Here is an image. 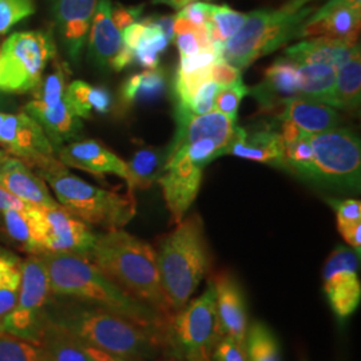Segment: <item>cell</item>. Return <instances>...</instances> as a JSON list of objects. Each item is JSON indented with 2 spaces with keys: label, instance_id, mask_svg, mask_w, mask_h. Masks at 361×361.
I'll use <instances>...</instances> for the list:
<instances>
[{
  "label": "cell",
  "instance_id": "1",
  "mask_svg": "<svg viewBox=\"0 0 361 361\" xmlns=\"http://www.w3.org/2000/svg\"><path fill=\"white\" fill-rule=\"evenodd\" d=\"M46 322L85 344L137 361H153L177 353L170 332L135 323L111 310L70 297L51 295Z\"/></svg>",
  "mask_w": 361,
  "mask_h": 361
},
{
  "label": "cell",
  "instance_id": "2",
  "mask_svg": "<svg viewBox=\"0 0 361 361\" xmlns=\"http://www.w3.org/2000/svg\"><path fill=\"white\" fill-rule=\"evenodd\" d=\"M54 296L70 297L111 310L145 326L170 332V320L130 296L90 258L74 253H42Z\"/></svg>",
  "mask_w": 361,
  "mask_h": 361
},
{
  "label": "cell",
  "instance_id": "3",
  "mask_svg": "<svg viewBox=\"0 0 361 361\" xmlns=\"http://www.w3.org/2000/svg\"><path fill=\"white\" fill-rule=\"evenodd\" d=\"M87 257L130 296L171 322L153 246L122 229L106 231L97 234Z\"/></svg>",
  "mask_w": 361,
  "mask_h": 361
},
{
  "label": "cell",
  "instance_id": "4",
  "mask_svg": "<svg viewBox=\"0 0 361 361\" xmlns=\"http://www.w3.org/2000/svg\"><path fill=\"white\" fill-rule=\"evenodd\" d=\"M161 285L173 313L182 310L212 268L204 221L194 213L165 234L155 249Z\"/></svg>",
  "mask_w": 361,
  "mask_h": 361
},
{
  "label": "cell",
  "instance_id": "5",
  "mask_svg": "<svg viewBox=\"0 0 361 361\" xmlns=\"http://www.w3.org/2000/svg\"><path fill=\"white\" fill-rule=\"evenodd\" d=\"M316 0H289L279 8L247 13L245 23L224 46L222 59L244 70L289 40L300 38V31L317 10Z\"/></svg>",
  "mask_w": 361,
  "mask_h": 361
},
{
  "label": "cell",
  "instance_id": "6",
  "mask_svg": "<svg viewBox=\"0 0 361 361\" xmlns=\"http://www.w3.org/2000/svg\"><path fill=\"white\" fill-rule=\"evenodd\" d=\"M39 176L51 188L56 202L89 226L104 231L122 229L137 213L134 194L129 192L118 193L94 186L67 169Z\"/></svg>",
  "mask_w": 361,
  "mask_h": 361
},
{
  "label": "cell",
  "instance_id": "7",
  "mask_svg": "<svg viewBox=\"0 0 361 361\" xmlns=\"http://www.w3.org/2000/svg\"><path fill=\"white\" fill-rule=\"evenodd\" d=\"M312 155L301 180L312 183L359 192L361 180V146L350 130L336 128L308 134Z\"/></svg>",
  "mask_w": 361,
  "mask_h": 361
},
{
  "label": "cell",
  "instance_id": "8",
  "mask_svg": "<svg viewBox=\"0 0 361 361\" xmlns=\"http://www.w3.org/2000/svg\"><path fill=\"white\" fill-rule=\"evenodd\" d=\"M56 58L50 32H13L0 47V92L26 94L37 89L43 71Z\"/></svg>",
  "mask_w": 361,
  "mask_h": 361
},
{
  "label": "cell",
  "instance_id": "9",
  "mask_svg": "<svg viewBox=\"0 0 361 361\" xmlns=\"http://www.w3.org/2000/svg\"><path fill=\"white\" fill-rule=\"evenodd\" d=\"M51 297L47 269L38 255L22 262V284L13 310L0 320V332L38 344L46 325V307Z\"/></svg>",
  "mask_w": 361,
  "mask_h": 361
},
{
  "label": "cell",
  "instance_id": "10",
  "mask_svg": "<svg viewBox=\"0 0 361 361\" xmlns=\"http://www.w3.org/2000/svg\"><path fill=\"white\" fill-rule=\"evenodd\" d=\"M170 336L177 353L185 359L212 353L219 338L221 331L216 295L212 281L201 296L174 313L170 322Z\"/></svg>",
  "mask_w": 361,
  "mask_h": 361
},
{
  "label": "cell",
  "instance_id": "11",
  "mask_svg": "<svg viewBox=\"0 0 361 361\" xmlns=\"http://www.w3.org/2000/svg\"><path fill=\"white\" fill-rule=\"evenodd\" d=\"M0 146L28 168L39 169V173L67 169L55 154L56 149L38 121L27 113L7 114L0 128Z\"/></svg>",
  "mask_w": 361,
  "mask_h": 361
},
{
  "label": "cell",
  "instance_id": "12",
  "mask_svg": "<svg viewBox=\"0 0 361 361\" xmlns=\"http://www.w3.org/2000/svg\"><path fill=\"white\" fill-rule=\"evenodd\" d=\"M360 256L347 246H337L326 258L323 269L324 292L338 319H347L359 308Z\"/></svg>",
  "mask_w": 361,
  "mask_h": 361
},
{
  "label": "cell",
  "instance_id": "13",
  "mask_svg": "<svg viewBox=\"0 0 361 361\" xmlns=\"http://www.w3.org/2000/svg\"><path fill=\"white\" fill-rule=\"evenodd\" d=\"M40 216V255L74 253L89 256L97 233L59 204L38 207Z\"/></svg>",
  "mask_w": 361,
  "mask_h": 361
},
{
  "label": "cell",
  "instance_id": "14",
  "mask_svg": "<svg viewBox=\"0 0 361 361\" xmlns=\"http://www.w3.org/2000/svg\"><path fill=\"white\" fill-rule=\"evenodd\" d=\"M205 168L197 165L189 155L180 149L170 150L162 174L157 182L159 183L165 204L168 207L171 221L177 225L198 195Z\"/></svg>",
  "mask_w": 361,
  "mask_h": 361
},
{
  "label": "cell",
  "instance_id": "15",
  "mask_svg": "<svg viewBox=\"0 0 361 361\" xmlns=\"http://www.w3.org/2000/svg\"><path fill=\"white\" fill-rule=\"evenodd\" d=\"M99 0H50L59 39L68 58L78 62Z\"/></svg>",
  "mask_w": 361,
  "mask_h": 361
},
{
  "label": "cell",
  "instance_id": "16",
  "mask_svg": "<svg viewBox=\"0 0 361 361\" xmlns=\"http://www.w3.org/2000/svg\"><path fill=\"white\" fill-rule=\"evenodd\" d=\"M361 10L352 8L347 0H329L310 15L300 31V38L325 37L357 42Z\"/></svg>",
  "mask_w": 361,
  "mask_h": 361
},
{
  "label": "cell",
  "instance_id": "17",
  "mask_svg": "<svg viewBox=\"0 0 361 361\" xmlns=\"http://www.w3.org/2000/svg\"><path fill=\"white\" fill-rule=\"evenodd\" d=\"M210 281L214 288L222 334L245 345L249 324L243 288L229 271H219Z\"/></svg>",
  "mask_w": 361,
  "mask_h": 361
},
{
  "label": "cell",
  "instance_id": "18",
  "mask_svg": "<svg viewBox=\"0 0 361 361\" xmlns=\"http://www.w3.org/2000/svg\"><path fill=\"white\" fill-rule=\"evenodd\" d=\"M58 158L66 168H75L102 177L116 174L128 180V162L95 140L70 143L58 149Z\"/></svg>",
  "mask_w": 361,
  "mask_h": 361
},
{
  "label": "cell",
  "instance_id": "19",
  "mask_svg": "<svg viewBox=\"0 0 361 361\" xmlns=\"http://www.w3.org/2000/svg\"><path fill=\"white\" fill-rule=\"evenodd\" d=\"M228 154L283 169L284 140L279 130L271 128L249 130L235 126L232 141L225 152V155Z\"/></svg>",
  "mask_w": 361,
  "mask_h": 361
},
{
  "label": "cell",
  "instance_id": "20",
  "mask_svg": "<svg viewBox=\"0 0 361 361\" xmlns=\"http://www.w3.org/2000/svg\"><path fill=\"white\" fill-rule=\"evenodd\" d=\"M247 95H252L262 110L271 111L280 107L286 101L301 98L297 79V63L283 56L265 71L264 79L249 89Z\"/></svg>",
  "mask_w": 361,
  "mask_h": 361
},
{
  "label": "cell",
  "instance_id": "21",
  "mask_svg": "<svg viewBox=\"0 0 361 361\" xmlns=\"http://www.w3.org/2000/svg\"><path fill=\"white\" fill-rule=\"evenodd\" d=\"M0 186L26 205L52 207L58 204L46 180L32 173L26 164L10 155L0 165Z\"/></svg>",
  "mask_w": 361,
  "mask_h": 361
},
{
  "label": "cell",
  "instance_id": "22",
  "mask_svg": "<svg viewBox=\"0 0 361 361\" xmlns=\"http://www.w3.org/2000/svg\"><path fill=\"white\" fill-rule=\"evenodd\" d=\"M110 0H99L89 30L91 58L102 67H111L123 47L122 31L113 20Z\"/></svg>",
  "mask_w": 361,
  "mask_h": 361
},
{
  "label": "cell",
  "instance_id": "23",
  "mask_svg": "<svg viewBox=\"0 0 361 361\" xmlns=\"http://www.w3.org/2000/svg\"><path fill=\"white\" fill-rule=\"evenodd\" d=\"M359 46L357 42L345 39H307L285 49V56L296 63L329 66L337 70Z\"/></svg>",
  "mask_w": 361,
  "mask_h": 361
},
{
  "label": "cell",
  "instance_id": "24",
  "mask_svg": "<svg viewBox=\"0 0 361 361\" xmlns=\"http://www.w3.org/2000/svg\"><path fill=\"white\" fill-rule=\"evenodd\" d=\"M279 118L281 122L292 123L307 134H319L336 129L341 122V116L335 107L305 98L286 101Z\"/></svg>",
  "mask_w": 361,
  "mask_h": 361
},
{
  "label": "cell",
  "instance_id": "25",
  "mask_svg": "<svg viewBox=\"0 0 361 361\" xmlns=\"http://www.w3.org/2000/svg\"><path fill=\"white\" fill-rule=\"evenodd\" d=\"M26 111L28 116L38 121L55 149H61L63 143L75 138L82 129L80 118L70 109L66 95L54 106H42L31 101L27 104Z\"/></svg>",
  "mask_w": 361,
  "mask_h": 361
},
{
  "label": "cell",
  "instance_id": "26",
  "mask_svg": "<svg viewBox=\"0 0 361 361\" xmlns=\"http://www.w3.org/2000/svg\"><path fill=\"white\" fill-rule=\"evenodd\" d=\"M43 361H87L89 345L54 324L46 323L38 341Z\"/></svg>",
  "mask_w": 361,
  "mask_h": 361
},
{
  "label": "cell",
  "instance_id": "27",
  "mask_svg": "<svg viewBox=\"0 0 361 361\" xmlns=\"http://www.w3.org/2000/svg\"><path fill=\"white\" fill-rule=\"evenodd\" d=\"M6 231L30 255H40V216L39 207L26 205L1 213Z\"/></svg>",
  "mask_w": 361,
  "mask_h": 361
},
{
  "label": "cell",
  "instance_id": "28",
  "mask_svg": "<svg viewBox=\"0 0 361 361\" xmlns=\"http://www.w3.org/2000/svg\"><path fill=\"white\" fill-rule=\"evenodd\" d=\"M361 102L360 46L355 49L348 59L336 70L335 92L332 107L355 111Z\"/></svg>",
  "mask_w": 361,
  "mask_h": 361
},
{
  "label": "cell",
  "instance_id": "29",
  "mask_svg": "<svg viewBox=\"0 0 361 361\" xmlns=\"http://www.w3.org/2000/svg\"><path fill=\"white\" fill-rule=\"evenodd\" d=\"M297 79L301 98L332 107L336 70L324 65L297 63Z\"/></svg>",
  "mask_w": 361,
  "mask_h": 361
},
{
  "label": "cell",
  "instance_id": "30",
  "mask_svg": "<svg viewBox=\"0 0 361 361\" xmlns=\"http://www.w3.org/2000/svg\"><path fill=\"white\" fill-rule=\"evenodd\" d=\"M168 159V147H142L128 164V188L129 193L137 189H149L162 174Z\"/></svg>",
  "mask_w": 361,
  "mask_h": 361
},
{
  "label": "cell",
  "instance_id": "31",
  "mask_svg": "<svg viewBox=\"0 0 361 361\" xmlns=\"http://www.w3.org/2000/svg\"><path fill=\"white\" fill-rule=\"evenodd\" d=\"M66 99L79 118H90L92 111L106 114L111 106V95L104 87H95L83 80H74L67 86Z\"/></svg>",
  "mask_w": 361,
  "mask_h": 361
},
{
  "label": "cell",
  "instance_id": "32",
  "mask_svg": "<svg viewBox=\"0 0 361 361\" xmlns=\"http://www.w3.org/2000/svg\"><path fill=\"white\" fill-rule=\"evenodd\" d=\"M166 87V79L162 70H145L130 77L121 89V101L126 106L152 102L159 98Z\"/></svg>",
  "mask_w": 361,
  "mask_h": 361
},
{
  "label": "cell",
  "instance_id": "33",
  "mask_svg": "<svg viewBox=\"0 0 361 361\" xmlns=\"http://www.w3.org/2000/svg\"><path fill=\"white\" fill-rule=\"evenodd\" d=\"M22 258L0 249V320L13 310L22 284Z\"/></svg>",
  "mask_w": 361,
  "mask_h": 361
},
{
  "label": "cell",
  "instance_id": "34",
  "mask_svg": "<svg viewBox=\"0 0 361 361\" xmlns=\"http://www.w3.org/2000/svg\"><path fill=\"white\" fill-rule=\"evenodd\" d=\"M247 361H281L277 338L265 324H252L245 338Z\"/></svg>",
  "mask_w": 361,
  "mask_h": 361
},
{
  "label": "cell",
  "instance_id": "35",
  "mask_svg": "<svg viewBox=\"0 0 361 361\" xmlns=\"http://www.w3.org/2000/svg\"><path fill=\"white\" fill-rule=\"evenodd\" d=\"M70 70L66 62L54 59V71L43 80H40L37 89L34 90L32 102L42 106H54L65 98L66 90L68 86Z\"/></svg>",
  "mask_w": 361,
  "mask_h": 361
},
{
  "label": "cell",
  "instance_id": "36",
  "mask_svg": "<svg viewBox=\"0 0 361 361\" xmlns=\"http://www.w3.org/2000/svg\"><path fill=\"white\" fill-rule=\"evenodd\" d=\"M247 13H238L229 6H212L209 30L214 43L225 44L245 23Z\"/></svg>",
  "mask_w": 361,
  "mask_h": 361
},
{
  "label": "cell",
  "instance_id": "37",
  "mask_svg": "<svg viewBox=\"0 0 361 361\" xmlns=\"http://www.w3.org/2000/svg\"><path fill=\"white\" fill-rule=\"evenodd\" d=\"M219 89L221 86L212 79L202 83L185 104L176 106V118L202 116L213 111Z\"/></svg>",
  "mask_w": 361,
  "mask_h": 361
},
{
  "label": "cell",
  "instance_id": "38",
  "mask_svg": "<svg viewBox=\"0 0 361 361\" xmlns=\"http://www.w3.org/2000/svg\"><path fill=\"white\" fill-rule=\"evenodd\" d=\"M0 361H43L38 344L0 332Z\"/></svg>",
  "mask_w": 361,
  "mask_h": 361
},
{
  "label": "cell",
  "instance_id": "39",
  "mask_svg": "<svg viewBox=\"0 0 361 361\" xmlns=\"http://www.w3.org/2000/svg\"><path fill=\"white\" fill-rule=\"evenodd\" d=\"M35 13L34 0H0V35Z\"/></svg>",
  "mask_w": 361,
  "mask_h": 361
},
{
  "label": "cell",
  "instance_id": "40",
  "mask_svg": "<svg viewBox=\"0 0 361 361\" xmlns=\"http://www.w3.org/2000/svg\"><path fill=\"white\" fill-rule=\"evenodd\" d=\"M247 92L249 87H246L244 83L221 87L216 97L214 110L224 116H229L233 121H237L238 107L243 98L247 95Z\"/></svg>",
  "mask_w": 361,
  "mask_h": 361
},
{
  "label": "cell",
  "instance_id": "41",
  "mask_svg": "<svg viewBox=\"0 0 361 361\" xmlns=\"http://www.w3.org/2000/svg\"><path fill=\"white\" fill-rule=\"evenodd\" d=\"M212 361H247L245 345L229 336H222L210 353Z\"/></svg>",
  "mask_w": 361,
  "mask_h": 361
},
{
  "label": "cell",
  "instance_id": "42",
  "mask_svg": "<svg viewBox=\"0 0 361 361\" xmlns=\"http://www.w3.org/2000/svg\"><path fill=\"white\" fill-rule=\"evenodd\" d=\"M335 209L337 229L361 222V202L359 200H329Z\"/></svg>",
  "mask_w": 361,
  "mask_h": 361
},
{
  "label": "cell",
  "instance_id": "43",
  "mask_svg": "<svg viewBox=\"0 0 361 361\" xmlns=\"http://www.w3.org/2000/svg\"><path fill=\"white\" fill-rule=\"evenodd\" d=\"M210 79L221 87L243 83L241 70L228 63L224 59H217L210 67Z\"/></svg>",
  "mask_w": 361,
  "mask_h": 361
},
{
  "label": "cell",
  "instance_id": "44",
  "mask_svg": "<svg viewBox=\"0 0 361 361\" xmlns=\"http://www.w3.org/2000/svg\"><path fill=\"white\" fill-rule=\"evenodd\" d=\"M212 6H213L212 3L205 0H197L185 6L182 10H180L177 16L192 22L195 26H209Z\"/></svg>",
  "mask_w": 361,
  "mask_h": 361
},
{
  "label": "cell",
  "instance_id": "45",
  "mask_svg": "<svg viewBox=\"0 0 361 361\" xmlns=\"http://www.w3.org/2000/svg\"><path fill=\"white\" fill-rule=\"evenodd\" d=\"M217 59L219 58L214 51H201L190 56H185V58H180V67L177 73L192 74L205 67H210Z\"/></svg>",
  "mask_w": 361,
  "mask_h": 361
},
{
  "label": "cell",
  "instance_id": "46",
  "mask_svg": "<svg viewBox=\"0 0 361 361\" xmlns=\"http://www.w3.org/2000/svg\"><path fill=\"white\" fill-rule=\"evenodd\" d=\"M143 11V6H137V7H122L118 6L116 8H113L111 15H113V20L116 23V26L123 31L126 27L133 25L134 22L138 20V18L141 16Z\"/></svg>",
  "mask_w": 361,
  "mask_h": 361
},
{
  "label": "cell",
  "instance_id": "47",
  "mask_svg": "<svg viewBox=\"0 0 361 361\" xmlns=\"http://www.w3.org/2000/svg\"><path fill=\"white\" fill-rule=\"evenodd\" d=\"M344 241L348 244L359 256L361 253V222L353 224L345 228L338 229Z\"/></svg>",
  "mask_w": 361,
  "mask_h": 361
},
{
  "label": "cell",
  "instance_id": "48",
  "mask_svg": "<svg viewBox=\"0 0 361 361\" xmlns=\"http://www.w3.org/2000/svg\"><path fill=\"white\" fill-rule=\"evenodd\" d=\"M134 61H137L146 70H154L159 65V54L149 50H135Z\"/></svg>",
  "mask_w": 361,
  "mask_h": 361
},
{
  "label": "cell",
  "instance_id": "49",
  "mask_svg": "<svg viewBox=\"0 0 361 361\" xmlns=\"http://www.w3.org/2000/svg\"><path fill=\"white\" fill-rule=\"evenodd\" d=\"M87 361H137L133 359H128L123 356H118L114 353L106 352L102 349L94 348L89 345V360Z\"/></svg>",
  "mask_w": 361,
  "mask_h": 361
},
{
  "label": "cell",
  "instance_id": "50",
  "mask_svg": "<svg viewBox=\"0 0 361 361\" xmlns=\"http://www.w3.org/2000/svg\"><path fill=\"white\" fill-rule=\"evenodd\" d=\"M26 207L25 202L19 201L18 198H15L13 194L8 193L7 190H4L0 186V213L8 210V209H20V207Z\"/></svg>",
  "mask_w": 361,
  "mask_h": 361
},
{
  "label": "cell",
  "instance_id": "51",
  "mask_svg": "<svg viewBox=\"0 0 361 361\" xmlns=\"http://www.w3.org/2000/svg\"><path fill=\"white\" fill-rule=\"evenodd\" d=\"M153 20L157 23V26L162 30L165 37L171 43L174 40V22H176V16H171V15L158 16V18H153Z\"/></svg>",
  "mask_w": 361,
  "mask_h": 361
},
{
  "label": "cell",
  "instance_id": "52",
  "mask_svg": "<svg viewBox=\"0 0 361 361\" xmlns=\"http://www.w3.org/2000/svg\"><path fill=\"white\" fill-rule=\"evenodd\" d=\"M193 1H197V0H153L154 4H166L169 7H171L174 10H178V11L182 10L185 6H188ZM205 1H207V0H205Z\"/></svg>",
  "mask_w": 361,
  "mask_h": 361
},
{
  "label": "cell",
  "instance_id": "53",
  "mask_svg": "<svg viewBox=\"0 0 361 361\" xmlns=\"http://www.w3.org/2000/svg\"><path fill=\"white\" fill-rule=\"evenodd\" d=\"M186 361H212L209 355H200V356H193L186 359Z\"/></svg>",
  "mask_w": 361,
  "mask_h": 361
},
{
  "label": "cell",
  "instance_id": "54",
  "mask_svg": "<svg viewBox=\"0 0 361 361\" xmlns=\"http://www.w3.org/2000/svg\"><path fill=\"white\" fill-rule=\"evenodd\" d=\"M8 157V154L6 153V152H3V150H0V165L4 162V159Z\"/></svg>",
  "mask_w": 361,
  "mask_h": 361
},
{
  "label": "cell",
  "instance_id": "55",
  "mask_svg": "<svg viewBox=\"0 0 361 361\" xmlns=\"http://www.w3.org/2000/svg\"><path fill=\"white\" fill-rule=\"evenodd\" d=\"M6 116H7L6 113H0V128H1V125H3V122H4V119H6Z\"/></svg>",
  "mask_w": 361,
  "mask_h": 361
},
{
  "label": "cell",
  "instance_id": "56",
  "mask_svg": "<svg viewBox=\"0 0 361 361\" xmlns=\"http://www.w3.org/2000/svg\"><path fill=\"white\" fill-rule=\"evenodd\" d=\"M0 101H1V92H0Z\"/></svg>",
  "mask_w": 361,
  "mask_h": 361
},
{
  "label": "cell",
  "instance_id": "57",
  "mask_svg": "<svg viewBox=\"0 0 361 361\" xmlns=\"http://www.w3.org/2000/svg\"><path fill=\"white\" fill-rule=\"evenodd\" d=\"M173 361H176V360H173Z\"/></svg>",
  "mask_w": 361,
  "mask_h": 361
}]
</instances>
